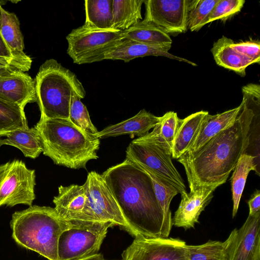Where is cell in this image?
<instances>
[{"mask_svg": "<svg viewBox=\"0 0 260 260\" xmlns=\"http://www.w3.org/2000/svg\"><path fill=\"white\" fill-rule=\"evenodd\" d=\"M242 92L240 109L233 123L197 151L177 159L184 168L190 191L225 183L241 156L246 153L253 122L260 115V86L249 83Z\"/></svg>", "mask_w": 260, "mask_h": 260, "instance_id": "cell-1", "label": "cell"}, {"mask_svg": "<svg viewBox=\"0 0 260 260\" xmlns=\"http://www.w3.org/2000/svg\"><path fill=\"white\" fill-rule=\"evenodd\" d=\"M0 32L14 60L16 68L27 72L31 68V58L23 50V37L20 22L14 13L5 10L0 5Z\"/></svg>", "mask_w": 260, "mask_h": 260, "instance_id": "cell-16", "label": "cell"}, {"mask_svg": "<svg viewBox=\"0 0 260 260\" xmlns=\"http://www.w3.org/2000/svg\"><path fill=\"white\" fill-rule=\"evenodd\" d=\"M36 184L35 170L27 168L22 160L0 165V207L32 206Z\"/></svg>", "mask_w": 260, "mask_h": 260, "instance_id": "cell-8", "label": "cell"}, {"mask_svg": "<svg viewBox=\"0 0 260 260\" xmlns=\"http://www.w3.org/2000/svg\"><path fill=\"white\" fill-rule=\"evenodd\" d=\"M209 112L200 111L180 119L172 150V157L178 159L189 148L205 116Z\"/></svg>", "mask_w": 260, "mask_h": 260, "instance_id": "cell-24", "label": "cell"}, {"mask_svg": "<svg viewBox=\"0 0 260 260\" xmlns=\"http://www.w3.org/2000/svg\"><path fill=\"white\" fill-rule=\"evenodd\" d=\"M226 260H260V212L248 215L243 225L228 237Z\"/></svg>", "mask_w": 260, "mask_h": 260, "instance_id": "cell-14", "label": "cell"}, {"mask_svg": "<svg viewBox=\"0 0 260 260\" xmlns=\"http://www.w3.org/2000/svg\"><path fill=\"white\" fill-rule=\"evenodd\" d=\"M244 0H219L213 8L205 25L219 19L225 20L241 11Z\"/></svg>", "mask_w": 260, "mask_h": 260, "instance_id": "cell-34", "label": "cell"}, {"mask_svg": "<svg viewBox=\"0 0 260 260\" xmlns=\"http://www.w3.org/2000/svg\"><path fill=\"white\" fill-rule=\"evenodd\" d=\"M124 39L150 44H172V41L168 34L153 23L142 20L123 30Z\"/></svg>", "mask_w": 260, "mask_h": 260, "instance_id": "cell-27", "label": "cell"}, {"mask_svg": "<svg viewBox=\"0 0 260 260\" xmlns=\"http://www.w3.org/2000/svg\"><path fill=\"white\" fill-rule=\"evenodd\" d=\"M67 53L78 64L105 60V55L124 39L122 31L100 29L84 24L67 35Z\"/></svg>", "mask_w": 260, "mask_h": 260, "instance_id": "cell-6", "label": "cell"}, {"mask_svg": "<svg viewBox=\"0 0 260 260\" xmlns=\"http://www.w3.org/2000/svg\"><path fill=\"white\" fill-rule=\"evenodd\" d=\"M219 0H187V27L190 31H198L205 22Z\"/></svg>", "mask_w": 260, "mask_h": 260, "instance_id": "cell-31", "label": "cell"}, {"mask_svg": "<svg viewBox=\"0 0 260 260\" xmlns=\"http://www.w3.org/2000/svg\"><path fill=\"white\" fill-rule=\"evenodd\" d=\"M231 47L238 53L250 59L254 63H259L260 42L258 40H249L235 43L233 41Z\"/></svg>", "mask_w": 260, "mask_h": 260, "instance_id": "cell-35", "label": "cell"}, {"mask_svg": "<svg viewBox=\"0 0 260 260\" xmlns=\"http://www.w3.org/2000/svg\"><path fill=\"white\" fill-rule=\"evenodd\" d=\"M126 158L151 171L175 187L181 194L187 192L172 155L154 144L132 141L127 147Z\"/></svg>", "mask_w": 260, "mask_h": 260, "instance_id": "cell-10", "label": "cell"}, {"mask_svg": "<svg viewBox=\"0 0 260 260\" xmlns=\"http://www.w3.org/2000/svg\"><path fill=\"white\" fill-rule=\"evenodd\" d=\"M82 99L76 92L72 94L70 101L69 119L86 133L94 135L99 131L92 123L86 106L81 101Z\"/></svg>", "mask_w": 260, "mask_h": 260, "instance_id": "cell-33", "label": "cell"}, {"mask_svg": "<svg viewBox=\"0 0 260 260\" xmlns=\"http://www.w3.org/2000/svg\"><path fill=\"white\" fill-rule=\"evenodd\" d=\"M143 0H112V28L126 30L142 20Z\"/></svg>", "mask_w": 260, "mask_h": 260, "instance_id": "cell-25", "label": "cell"}, {"mask_svg": "<svg viewBox=\"0 0 260 260\" xmlns=\"http://www.w3.org/2000/svg\"><path fill=\"white\" fill-rule=\"evenodd\" d=\"M233 41L223 36L214 43L211 51L217 65L244 77L246 68L254 62L234 50L231 46Z\"/></svg>", "mask_w": 260, "mask_h": 260, "instance_id": "cell-23", "label": "cell"}, {"mask_svg": "<svg viewBox=\"0 0 260 260\" xmlns=\"http://www.w3.org/2000/svg\"><path fill=\"white\" fill-rule=\"evenodd\" d=\"M160 117L142 109L136 115L119 123L109 125L94 135L99 139L123 135L145 136L159 122Z\"/></svg>", "mask_w": 260, "mask_h": 260, "instance_id": "cell-19", "label": "cell"}, {"mask_svg": "<svg viewBox=\"0 0 260 260\" xmlns=\"http://www.w3.org/2000/svg\"><path fill=\"white\" fill-rule=\"evenodd\" d=\"M2 138L0 137V147L2 145L1 143Z\"/></svg>", "mask_w": 260, "mask_h": 260, "instance_id": "cell-41", "label": "cell"}, {"mask_svg": "<svg viewBox=\"0 0 260 260\" xmlns=\"http://www.w3.org/2000/svg\"><path fill=\"white\" fill-rule=\"evenodd\" d=\"M217 186H200L181 194V200L172 218V225L185 230L194 228L199 216L213 197Z\"/></svg>", "mask_w": 260, "mask_h": 260, "instance_id": "cell-15", "label": "cell"}, {"mask_svg": "<svg viewBox=\"0 0 260 260\" xmlns=\"http://www.w3.org/2000/svg\"><path fill=\"white\" fill-rule=\"evenodd\" d=\"M102 176L131 228L148 238H168L169 223L155 196L152 180L137 164L126 158Z\"/></svg>", "mask_w": 260, "mask_h": 260, "instance_id": "cell-2", "label": "cell"}, {"mask_svg": "<svg viewBox=\"0 0 260 260\" xmlns=\"http://www.w3.org/2000/svg\"><path fill=\"white\" fill-rule=\"evenodd\" d=\"M27 127L24 109L0 99V133Z\"/></svg>", "mask_w": 260, "mask_h": 260, "instance_id": "cell-32", "label": "cell"}, {"mask_svg": "<svg viewBox=\"0 0 260 260\" xmlns=\"http://www.w3.org/2000/svg\"><path fill=\"white\" fill-rule=\"evenodd\" d=\"M172 44H150L124 39L105 56V59L121 60L125 62L138 57L161 56L196 66V64L185 58L169 52Z\"/></svg>", "mask_w": 260, "mask_h": 260, "instance_id": "cell-18", "label": "cell"}, {"mask_svg": "<svg viewBox=\"0 0 260 260\" xmlns=\"http://www.w3.org/2000/svg\"><path fill=\"white\" fill-rule=\"evenodd\" d=\"M53 202L58 217L69 228L94 222L83 185L60 186L58 195L54 197Z\"/></svg>", "mask_w": 260, "mask_h": 260, "instance_id": "cell-12", "label": "cell"}, {"mask_svg": "<svg viewBox=\"0 0 260 260\" xmlns=\"http://www.w3.org/2000/svg\"><path fill=\"white\" fill-rule=\"evenodd\" d=\"M179 119L177 113L169 111L160 117L159 122L153 128L151 132L133 141L154 144L172 155L173 145Z\"/></svg>", "mask_w": 260, "mask_h": 260, "instance_id": "cell-21", "label": "cell"}, {"mask_svg": "<svg viewBox=\"0 0 260 260\" xmlns=\"http://www.w3.org/2000/svg\"><path fill=\"white\" fill-rule=\"evenodd\" d=\"M36 102L41 119H69L70 101L74 92L82 99L85 91L76 75L57 60H46L35 79Z\"/></svg>", "mask_w": 260, "mask_h": 260, "instance_id": "cell-5", "label": "cell"}, {"mask_svg": "<svg viewBox=\"0 0 260 260\" xmlns=\"http://www.w3.org/2000/svg\"><path fill=\"white\" fill-rule=\"evenodd\" d=\"M10 225L12 238L18 245L48 260H57L59 236L69 228L54 208L38 205L14 212Z\"/></svg>", "mask_w": 260, "mask_h": 260, "instance_id": "cell-4", "label": "cell"}, {"mask_svg": "<svg viewBox=\"0 0 260 260\" xmlns=\"http://www.w3.org/2000/svg\"><path fill=\"white\" fill-rule=\"evenodd\" d=\"M256 158L247 153L243 154L239 159L231 177V185L233 209L232 216L237 214L240 200L245 187L247 176L251 171L259 175V166ZM259 164V162H258Z\"/></svg>", "mask_w": 260, "mask_h": 260, "instance_id": "cell-26", "label": "cell"}, {"mask_svg": "<svg viewBox=\"0 0 260 260\" xmlns=\"http://www.w3.org/2000/svg\"><path fill=\"white\" fill-rule=\"evenodd\" d=\"M144 3L145 21L158 26L169 35H176L187 30V0H147Z\"/></svg>", "mask_w": 260, "mask_h": 260, "instance_id": "cell-13", "label": "cell"}, {"mask_svg": "<svg viewBox=\"0 0 260 260\" xmlns=\"http://www.w3.org/2000/svg\"><path fill=\"white\" fill-rule=\"evenodd\" d=\"M2 145L14 146L24 156L35 159L43 152L41 138L37 129L32 128H17L0 133Z\"/></svg>", "mask_w": 260, "mask_h": 260, "instance_id": "cell-22", "label": "cell"}, {"mask_svg": "<svg viewBox=\"0 0 260 260\" xmlns=\"http://www.w3.org/2000/svg\"><path fill=\"white\" fill-rule=\"evenodd\" d=\"M83 185L94 222H111L133 236H137L126 222L102 175L95 171L90 172Z\"/></svg>", "mask_w": 260, "mask_h": 260, "instance_id": "cell-9", "label": "cell"}, {"mask_svg": "<svg viewBox=\"0 0 260 260\" xmlns=\"http://www.w3.org/2000/svg\"><path fill=\"white\" fill-rule=\"evenodd\" d=\"M17 69L5 60L0 58V76L11 74Z\"/></svg>", "mask_w": 260, "mask_h": 260, "instance_id": "cell-38", "label": "cell"}, {"mask_svg": "<svg viewBox=\"0 0 260 260\" xmlns=\"http://www.w3.org/2000/svg\"><path fill=\"white\" fill-rule=\"evenodd\" d=\"M40 135L43 154L56 165L72 169H86L98 158L100 139L74 124L69 119H40L35 126Z\"/></svg>", "mask_w": 260, "mask_h": 260, "instance_id": "cell-3", "label": "cell"}, {"mask_svg": "<svg viewBox=\"0 0 260 260\" xmlns=\"http://www.w3.org/2000/svg\"><path fill=\"white\" fill-rule=\"evenodd\" d=\"M0 99L24 109L27 104L36 102L35 81L18 69L1 76Z\"/></svg>", "mask_w": 260, "mask_h": 260, "instance_id": "cell-17", "label": "cell"}, {"mask_svg": "<svg viewBox=\"0 0 260 260\" xmlns=\"http://www.w3.org/2000/svg\"><path fill=\"white\" fill-rule=\"evenodd\" d=\"M135 237L122 253V260H188L186 243L179 238Z\"/></svg>", "mask_w": 260, "mask_h": 260, "instance_id": "cell-11", "label": "cell"}, {"mask_svg": "<svg viewBox=\"0 0 260 260\" xmlns=\"http://www.w3.org/2000/svg\"><path fill=\"white\" fill-rule=\"evenodd\" d=\"M229 239L224 242L209 240L199 245H184L188 260H226Z\"/></svg>", "mask_w": 260, "mask_h": 260, "instance_id": "cell-29", "label": "cell"}, {"mask_svg": "<svg viewBox=\"0 0 260 260\" xmlns=\"http://www.w3.org/2000/svg\"><path fill=\"white\" fill-rule=\"evenodd\" d=\"M78 260H105L103 255L99 253Z\"/></svg>", "mask_w": 260, "mask_h": 260, "instance_id": "cell-39", "label": "cell"}, {"mask_svg": "<svg viewBox=\"0 0 260 260\" xmlns=\"http://www.w3.org/2000/svg\"><path fill=\"white\" fill-rule=\"evenodd\" d=\"M138 166L151 178L156 197L164 212L166 219L169 223L172 224V214L170 206L173 198L179 193V191L173 185L151 171L141 166Z\"/></svg>", "mask_w": 260, "mask_h": 260, "instance_id": "cell-30", "label": "cell"}, {"mask_svg": "<svg viewBox=\"0 0 260 260\" xmlns=\"http://www.w3.org/2000/svg\"><path fill=\"white\" fill-rule=\"evenodd\" d=\"M0 4L2 5H4V4H5V2L3 1H0Z\"/></svg>", "mask_w": 260, "mask_h": 260, "instance_id": "cell-40", "label": "cell"}, {"mask_svg": "<svg viewBox=\"0 0 260 260\" xmlns=\"http://www.w3.org/2000/svg\"><path fill=\"white\" fill-rule=\"evenodd\" d=\"M2 5V4H0ZM0 58L7 61L12 66L16 68L13 57L7 47L0 32Z\"/></svg>", "mask_w": 260, "mask_h": 260, "instance_id": "cell-37", "label": "cell"}, {"mask_svg": "<svg viewBox=\"0 0 260 260\" xmlns=\"http://www.w3.org/2000/svg\"><path fill=\"white\" fill-rule=\"evenodd\" d=\"M249 208V215H254L260 212V190H256L247 202Z\"/></svg>", "mask_w": 260, "mask_h": 260, "instance_id": "cell-36", "label": "cell"}, {"mask_svg": "<svg viewBox=\"0 0 260 260\" xmlns=\"http://www.w3.org/2000/svg\"><path fill=\"white\" fill-rule=\"evenodd\" d=\"M111 222H97L63 230L59 238L57 260H78L98 253Z\"/></svg>", "mask_w": 260, "mask_h": 260, "instance_id": "cell-7", "label": "cell"}, {"mask_svg": "<svg viewBox=\"0 0 260 260\" xmlns=\"http://www.w3.org/2000/svg\"><path fill=\"white\" fill-rule=\"evenodd\" d=\"M240 109L239 105L237 107L215 115L208 113L205 116L188 149L184 153L197 151L217 134L232 124Z\"/></svg>", "mask_w": 260, "mask_h": 260, "instance_id": "cell-20", "label": "cell"}, {"mask_svg": "<svg viewBox=\"0 0 260 260\" xmlns=\"http://www.w3.org/2000/svg\"><path fill=\"white\" fill-rule=\"evenodd\" d=\"M112 0L84 1L85 21L84 24L100 29L112 28Z\"/></svg>", "mask_w": 260, "mask_h": 260, "instance_id": "cell-28", "label": "cell"}]
</instances>
